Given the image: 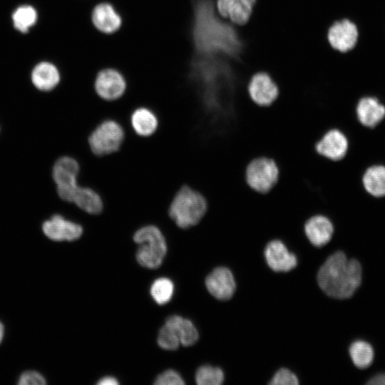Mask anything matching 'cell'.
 <instances>
[{
	"label": "cell",
	"instance_id": "cell-24",
	"mask_svg": "<svg viewBox=\"0 0 385 385\" xmlns=\"http://www.w3.org/2000/svg\"><path fill=\"white\" fill-rule=\"evenodd\" d=\"M14 27L22 33H26L37 20L35 9L29 5L18 7L12 14Z\"/></svg>",
	"mask_w": 385,
	"mask_h": 385
},
{
	"label": "cell",
	"instance_id": "cell-22",
	"mask_svg": "<svg viewBox=\"0 0 385 385\" xmlns=\"http://www.w3.org/2000/svg\"><path fill=\"white\" fill-rule=\"evenodd\" d=\"M362 183L366 190L373 196L385 195V167L374 165L369 168L362 178Z\"/></svg>",
	"mask_w": 385,
	"mask_h": 385
},
{
	"label": "cell",
	"instance_id": "cell-32",
	"mask_svg": "<svg viewBox=\"0 0 385 385\" xmlns=\"http://www.w3.org/2000/svg\"><path fill=\"white\" fill-rule=\"evenodd\" d=\"M118 384L119 382L115 378L108 376L101 379L97 382L98 385H117Z\"/></svg>",
	"mask_w": 385,
	"mask_h": 385
},
{
	"label": "cell",
	"instance_id": "cell-23",
	"mask_svg": "<svg viewBox=\"0 0 385 385\" xmlns=\"http://www.w3.org/2000/svg\"><path fill=\"white\" fill-rule=\"evenodd\" d=\"M349 354L354 364L359 369L369 367L374 359L372 346L362 340L355 341L351 344Z\"/></svg>",
	"mask_w": 385,
	"mask_h": 385
},
{
	"label": "cell",
	"instance_id": "cell-12",
	"mask_svg": "<svg viewBox=\"0 0 385 385\" xmlns=\"http://www.w3.org/2000/svg\"><path fill=\"white\" fill-rule=\"evenodd\" d=\"M247 90L251 99L262 106L272 104L279 94L277 85L265 72L254 74L249 81Z\"/></svg>",
	"mask_w": 385,
	"mask_h": 385
},
{
	"label": "cell",
	"instance_id": "cell-8",
	"mask_svg": "<svg viewBox=\"0 0 385 385\" xmlns=\"http://www.w3.org/2000/svg\"><path fill=\"white\" fill-rule=\"evenodd\" d=\"M91 21L94 29L104 35H112L120 30L123 17L114 4L108 1L95 4L91 11Z\"/></svg>",
	"mask_w": 385,
	"mask_h": 385
},
{
	"label": "cell",
	"instance_id": "cell-18",
	"mask_svg": "<svg viewBox=\"0 0 385 385\" xmlns=\"http://www.w3.org/2000/svg\"><path fill=\"white\" fill-rule=\"evenodd\" d=\"M71 204L81 212L91 215L101 213L104 207L101 194L93 188L81 184L74 194Z\"/></svg>",
	"mask_w": 385,
	"mask_h": 385
},
{
	"label": "cell",
	"instance_id": "cell-15",
	"mask_svg": "<svg viewBox=\"0 0 385 385\" xmlns=\"http://www.w3.org/2000/svg\"><path fill=\"white\" fill-rule=\"evenodd\" d=\"M256 0H215V10L220 16L236 26L245 24L252 12Z\"/></svg>",
	"mask_w": 385,
	"mask_h": 385
},
{
	"label": "cell",
	"instance_id": "cell-31",
	"mask_svg": "<svg viewBox=\"0 0 385 385\" xmlns=\"http://www.w3.org/2000/svg\"><path fill=\"white\" fill-rule=\"evenodd\" d=\"M366 384L371 385H385V374L375 375Z\"/></svg>",
	"mask_w": 385,
	"mask_h": 385
},
{
	"label": "cell",
	"instance_id": "cell-10",
	"mask_svg": "<svg viewBox=\"0 0 385 385\" xmlns=\"http://www.w3.org/2000/svg\"><path fill=\"white\" fill-rule=\"evenodd\" d=\"M42 230L48 238L57 242L74 241L79 239L83 233L81 224L59 214L46 220L42 225Z\"/></svg>",
	"mask_w": 385,
	"mask_h": 385
},
{
	"label": "cell",
	"instance_id": "cell-2",
	"mask_svg": "<svg viewBox=\"0 0 385 385\" xmlns=\"http://www.w3.org/2000/svg\"><path fill=\"white\" fill-rule=\"evenodd\" d=\"M207 210V202L205 196L196 189L183 185L172 198L168 215L178 227L187 230L199 224Z\"/></svg>",
	"mask_w": 385,
	"mask_h": 385
},
{
	"label": "cell",
	"instance_id": "cell-19",
	"mask_svg": "<svg viewBox=\"0 0 385 385\" xmlns=\"http://www.w3.org/2000/svg\"><path fill=\"white\" fill-rule=\"evenodd\" d=\"M359 121L364 126L374 128L385 116V107L372 97L361 98L356 107Z\"/></svg>",
	"mask_w": 385,
	"mask_h": 385
},
{
	"label": "cell",
	"instance_id": "cell-1",
	"mask_svg": "<svg viewBox=\"0 0 385 385\" xmlns=\"http://www.w3.org/2000/svg\"><path fill=\"white\" fill-rule=\"evenodd\" d=\"M362 269L355 259L349 260L342 251L331 255L319 268L317 282L328 296L336 299L351 297L360 286Z\"/></svg>",
	"mask_w": 385,
	"mask_h": 385
},
{
	"label": "cell",
	"instance_id": "cell-11",
	"mask_svg": "<svg viewBox=\"0 0 385 385\" xmlns=\"http://www.w3.org/2000/svg\"><path fill=\"white\" fill-rule=\"evenodd\" d=\"M357 39V27L348 19L334 21L327 31V40L330 46L341 53H347L352 50Z\"/></svg>",
	"mask_w": 385,
	"mask_h": 385
},
{
	"label": "cell",
	"instance_id": "cell-25",
	"mask_svg": "<svg viewBox=\"0 0 385 385\" xmlns=\"http://www.w3.org/2000/svg\"><path fill=\"white\" fill-rule=\"evenodd\" d=\"M174 291L173 282L166 277L155 279L150 287V294L155 302L160 305L168 303L172 298Z\"/></svg>",
	"mask_w": 385,
	"mask_h": 385
},
{
	"label": "cell",
	"instance_id": "cell-27",
	"mask_svg": "<svg viewBox=\"0 0 385 385\" xmlns=\"http://www.w3.org/2000/svg\"><path fill=\"white\" fill-rule=\"evenodd\" d=\"M157 342L160 347L166 350H175L180 344L174 329L165 323L159 331Z\"/></svg>",
	"mask_w": 385,
	"mask_h": 385
},
{
	"label": "cell",
	"instance_id": "cell-14",
	"mask_svg": "<svg viewBox=\"0 0 385 385\" xmlns=\"http://www.w3.org/2000/svg\"><path fill=\"white\" fill-rule=\"evenodd\" d=\"M268 266L275 272H289L297 265V259L290 252L280 240L274 239L267 242L264 251Z\"/></svg>",
	"mask_w": 385,
	"mask_h": 385
},
{
	"label": "cell",
	"instance_id": "cell-16",
	"mask_svg": "<svg viewBox=\"0 0 385 385\" xmlns=\"http://www.w3.org/2000/svg\"><path fill=\"white\" fill-rule=\"evenodd\" d=\"M205 285L210 294L220 300L230 299L236 289L232 273L228 268L224 267L215 268L207 275Z\"/></svg>",
	"mask_w": 385,
	"mask_h": 385
},
{
	"label": "cell",
	"instance_id": "cell-26",
	"mask_svg": "<svg viewBox=\"0 0 385 385\" xmlns=\"http://www.w3.org/2000/svg\"><path fill=\"white\" fill-rule=\"evenodd\" d=\"M223 381V371L218 367L202 366L195 374V381L198 385H220Z\"/></svg>",
	"mask_w": 385,
	"mask_h": 385
},
{
	"label": "cell",
	"instance_id": "cell-7",
	"mask_svg": "<svg viewBox=\"0 0 385 385\" xmlns=\"http://www.w3.org/2000/svg\"><path fill=\"white\" fill-rule=\"evenodd\" d=\"M127 87V80L123 73L113 67L99 70L93 81L96 94L108 102L120 99L125 93Z\"/></svg>",
	"mask_w": 385,
	"mask_h": 385
},
{
	"label": "cell",
	"instance_id": "cell-5",
	"mask_svg": "<svg viewBox=\"0 0 385 385\" xmlns=\"http://www.w3.org/2000/svg\"><path fill=\"white\" fill-rule=\"evenodd\" d=\"M81 165L73 156L63 155L54 163L52 178L59 198L71 203L74 194L80 185Z\"/></svg>",
	"mask_w": 385,
	"mask_h": 385
},
{
	"label": "cell",
	"instance_id": "cell-13",
	"mask_svg": "<svg viewBox=\"0 0 385 385\" xmlns=\"http://www.w3.org/2000/svg\"><path fill=\"white\" fill-rule=\"evenodd\" d=\"M303 230L307 240L313 246L321 247L331 241L334 232V226L327 216L317 214L305 221Z\"/></svg>",
	"mask_w": 385,
	"mask_h": 385
},
{
	"label": "cell",
	"instance_id": "cell-33",
	"mask_svg": "<svg viewBox=\"0 0 385 385\" xmlns=\"http://www.w3.org/2000/svg\"><path fill=\"white\" fill-rule=\"evenodd\" d=\"M4 334V328L3 324L0 322V344L3 339Z\"/></svg>",
	"mask_w": 385,
	"mask_h": 385
},
{
	"label": "cell",
	"instance_id": "cell-6",
	"mask_svg": "<svg viewBox=\"0 0 385 385\" xmlns=\"http://www.w3.org/2000/svg\"><path fill=\"white\" fill-rule=\"evenodd\" d=\"M279 175L276 162L268 157L252 159L245 169L247 185L256 192L266 193L277 183Z\"/></svg>",
	"mask_w": 385,
	"mask_h": 385
},
{
	"label": "cell",
	"instance_id": "cell-9",
	"mask_svg": "<svg viewBox=\"0 0 385 385\" xmlns=\"http://www.w3.org/2000/svg\"><path fill=\"white\" fill-rule=\"evenodd\" d=\"M315 150L322 157L332 160H342L349 150L347 136L338 128L328 130L315 144Z\"/></svg>",
	"mask_w": 385,
	"mask_h": 385
},
{
	"label": "cell",
	"instance_id": "cell-17",
	"mask_svg": "<svg viewBox=\"0 0 385 385\" xmlns=\"http://www.w3.org/2000/svg\"><path fill=\"white\" fill-rule=\"evenodd\" d=\"M158 115L151 108L140 106L133 109L129 117V127L138 136L148 138L158 129Z\"/></svg>",
	"mask_w": 385,
	"mask_h": 385
},
{
	"label": "cell",
	"instance_id": "cell-30",
	"mask_svg": "<svg viewBox=\"0 0 385 385\" xmlns=\"http://www.w3.org/2000/svg\"><path fill=\"white\" fill-rule=\"evenodd\" d=\"M46 383L44 377L34 371H28L23 373L18 381L19 385H43Z\"/></svg>",
	"mask_w": 385,
	"mask_h": 385
},
{
	"label": "cell",
	"instance_id": "cell-28",
	"mask_svg": "<svg viewBox=\"0 0 385 385\" xmlns=\"http://www.w3.org/2000/svg\"><path fill=\"white\" fill-rule=\"evenodd\" d=\"M270 384L273 385H297L299 384L297 376L290 370L282 368L278 370Z\"/></svg>",
	"mask_w": 385,
	"mask_h": 385
},
{
	"label": "cell",
	"instance_id": "cell-29",
	"mask_svg": "<svg viewBox=\"0 0 385 385\" xmlns=\"http://www.w3.org/2000/svg\"><path fill=\"white\" fill-rule=\"evenodd\" d=\"M155 385H183L185 381L181 376L173 369L160 374L154 381Z\"/></svg>",
	"mask_w": 385,
	"mask_h": 385
},
{
	"label": "cell",
	"instance_id": "cell-21",
	"mask_svg": "<svg viewBox=\"0 0 385 385\" xmlns=\"http://www.w3.org/2000/svg\"><path fill=\"white\" fill-rule=\"evenodd\" d=\"M165 324L174 329L180 339V344L189 346L197 341L198 332L189 319L178 315H173L166 319Z\"/></svg>",
	"mask_w": 385,
	"mask_h": 385
},
{
	"label": "cell",
	"instance_id": "cell-3",
	"mask_svg": "<svg viewBox=\"0 0 385 385\" xmlns=\"http://www.w3.org/2000/svg\"><path fill=\"white\" fill-rule=\"evenodd\" d=\"M133 239L139 245L136 259L141 266L155 269L161 265L167 252V243L158 226L148 224L139 227L134 232Z\"/></svg>",
	"mask_w": 385,
	"mask_h": 385
},
{
	"label": "cell",
	"instance_id": "cell-4",
	"mask_svg": "<svg viewBox=\"0 0 385 385\" xmlns=\"http://www.w3.org/2000/svg\"><path fill=\"white\" fill-rule=\"evenodd\" d=\"M125 135L126 130L123 124L113 118H106L91 131L87 141L91 153L102 157L118 151Z\"/></svg>",
	"mask_w": 385,
	"mask_h": 385
},
{
	"label": "cell",
	"instance_id": "cell-20",
	"mask_svg": "<svg viewBox=\"0 0 385 385\" xmlns=\"http://www.w3.org/2000/svg\"><path fill=\"white\" fill-rule=\"evenodd\" d=\"M31 81L38 90L49 91L58 84L60 73L53 64L41 62L37 64L32 71Z\"/></svg>",
	"mask_w": 385,
	"mask_h": 385
}]
</instances>
